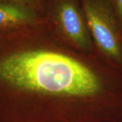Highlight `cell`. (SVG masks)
<instances>
[{
  "label": "cell",
  "instance_id": "obj_6",
  "mask_svg": "<svg viewBox=\"0 0 122 122\" xmlns=\"http://www.w3.org/2000/svg\"><path fill=\"white\" fill-rule=\"evenodd\" d=\"M116 14L122 29V0H109Z\"/></svg>",
  "mask_w": 122,
  "mask_h": 122
},
{
  "label": "cell",
  "instance_id": "obj_3",
  "mask_svg": "<svg viewBox=\"0 0 122 122\" xmlns=\"http://www.w3.org/2000/svg\"><path fill=\"white\" fill-rule=\"evenodd\" d=\"M44 19L68 46L84 52H96L80 0H49Z\"/></svg>",
  "mask_w": 122,
  "mask_h": 122
},
{
  "label": "cell",
  "instance_id": "obj_7",
  "mask_svg": "<svg viewBox=\"0 0 122 122\" xmlns=\"http://www.w3.org/2000/svg\"><path fill=\"white\" fill-rule=\"evenodd\" d=\"M112 122H122V113Z\"/></svg>",
  "mask_w": 122,
  "mask_h": 122
},
{
  "label": "cell",
  "instance_id": "obj_2",
  "mask_svg": "<svg viewBox=\"0 0 122 122\" xmlns=\"http://www.w3.org/2000/svg\"><path fill=\"white\" fill-rule=\"evenodd\" d=\"M96 52L122 71V29L109 0H80Z\"/></svg>",
  "mask_w": 122,
  "mask_h": 122
},
{
  "label": "cell",
  "instance_id": "obj_5",
  "mask_svg": "<svg viewBox=\"0 0 122 122\" xmlns=\"http://www.w3.org/2000/svg\"><path fill=\"white\" fill-rule=\"evenodd\" d=\"M0 1L11 2L22 5L38 11L44 15L49 0H0Z\"/></svg>",
  "mask_w": 122,
  "mask_h": 122
},
{
  "label": "cell",
  "instance_id": "obj_1",
  "mask_svg": "<svg viewBox=\"0 0 122 122\" xmlns=\"http://www.w3.org/2000/svg\"><path fill=\"white\" fill-rule=\"evenodd\" d=\"M122 71L61 41L44 19L0 30V122H112Z\"/></svg>",
  "mask_w": 122,
  "mask_h": 122
},
{
  "label": "cell",
  "instance_id": "obj_4",
  "mask_svg": "<svg viewBox=\"0 0 122 122\" xmlns=\"http://www.w3.org/2000/svg\"><path fill=\"white\" fill-rule=\"evenodd\" d=\"M44 15L22 5L0 1V30L29 26L43 21Z\"/></svg>",
  "mask_w": 122,
  "mask_h": 122
}]
</instances>
